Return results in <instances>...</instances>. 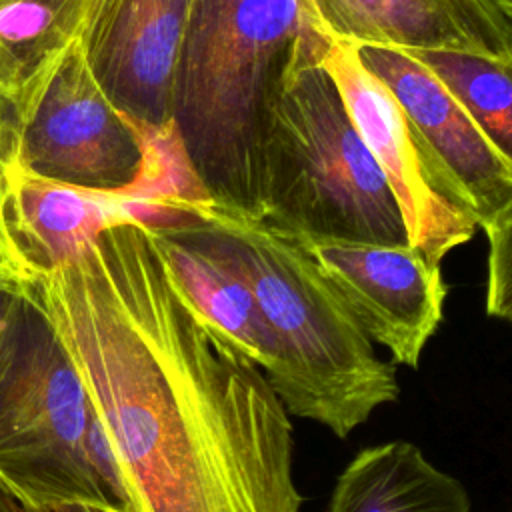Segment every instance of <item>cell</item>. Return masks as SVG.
I'll return each mask as SVG.
<instances>
[{
  "mask_svg": "<svg viewBox=\"0 0 512 512\" xmlns=\"http://www.w3.org/2000/svg\"><path fill=\"white\" fill-rule=\"evenodd\" d=\"M48 310L102 424L126 512H300L292 416L184 304L132 216L52 272Z\"/></svg>",
  "mask_w": 512,
  "mask_h": 512,
  "instance_id": "1",
  "label": "cell"
},
{
  "mask_svg": "<svg viewBox=\"0 0 512 512\" xmlns=\"http://www.w3.org/2000/svg\"><path fill=\"white\" fill-rule=\"evenodd\" d=\"M174 224L246 282L272 342L264 376L290 416L344 440L398 400L394 364L376 354L298 236L214 204Z\"/></svg>",
  "mask_w": 512,
  "mask_h": 512,
  "instance_id": "2",
  "label": "cell"
},
{
  "mask_svg": "<svg viewBox=\"0 0 512 512\" xmlns=\"http://www.w3.org/2000/svg\"><path fill=\"white\" fill-rule=\"evenodd\" d=\"M334 46L310 0H194L172 120L214 206L258 216L270 106Z\"/></svg>",
  "mask_w": 512,
  "mask_h": 512,
  "instance_id": "3",
  "label": "cell"
},
{
  "mask_svg": "<svg viewBox=\"0 0 512 512\" xmlns=\"http://www.w3.org/2000/svg\"><path fill=\"white\" fill-rule=\"evenodd\" d=\"M254 218L308 240L408 244L390 184L324 62L292 72L270 106Z\"/></svg>",
  "mask_w": 512,
  "mask_h": 512,
  "instance_id": "4",
  "label": "cell"
},
{
  "mask_svg": "<svg viewBox=\"0 0 512 512\" xmlns=\"http://www.w3.org/2000/svg\"><path fill=\"white\" fill-rule=\"evenodd\" d=\"M98 418L48 310L22 280L0 338V482L24 506L108 512L90 438Z\"/></svg>",
  "mask_w": 512,
  "mask_h": 512,
  "instance_id": "5",
  "label": "cell"
},
{
  "mask_svg": "<svg viewBox=\"0 0 512 512\" xmlns=\"http://www.w3.org/2000/svg\"><path fill=\"white\" fill-rule=\"evenodd\" d=\"M12 100L6 164L102 194H118L134 180L140 164L134 128L94 78L80 40Z\"/></svg>",
  "mask_w": 512,
  "mask_h": 512,
  "instance_id": "6",
  "label": "cell"
},
{
  "mask_svg": "<svg viewBox=\"0 0 512 512\" xmlns=\"http://www.w3.org/2000/svg\"><path fill=\"white\" fill-rule=\"evenodd\" d=\"M324 66L390 184L408 244L440 266L444 256L472 240L478 228L464 196L420 144L388 88L362 66L354 46L334 42Z\"/></svg>",
  "mask_w": 512,
  "mask_h": 512,
  "instance_id": "7",
  "label": "cell"
},
{
  "mask_svg": "<svg viewBox=\"0 0 512 512\" xmlns=\"http://www.w3.org/2000/svg\"><path fill=\"white\" fill-rule=\"evenodd\" d=\"M300 240L372 344L384 346L394 366L416 370L444 318L440 266L410 244Z\"/></svg>",
  "mask_w": 512,
  "mask_h": 512,
  "instance_id": "8",
  "label": "cell"
},
{
  "mask_svg": "<svg viewBox=\"0 0 512 512\" xmlns=\"http://www.w3.org/2000/svg\"><path fill=\"white\" fill-rule=\"evenodd\" d=\"M356 56L394 96L420 144L464 196L478 228L512 206V156L424 66L404 50L386 46H358Z\"/></svg>",
  "mask_w": 512,
  "mask_h": 512,
  "instance_id": "9",
  "label": "cell"
},
{
  "mask_svg": "<svg viewBox=\"0 0 512 512\" xmlns=\"http://www.w3.org/2000/svg\"><path fill=\"white\" fill-rule=\"evenodd\" d=\"M194 0H94L82 30L86 62L126 116L172 118V86Z\"/></svg>",
  "mask_w": 512,
  "mask_h": 512,
  "instance_id": "10",
  "label": "cell"
},
{
  "mask_svg": "<svg viewBox=\"0 0 512 512\" xmlns=\"http://www.w3.org/2000/svg\"><path fill=\"white\" fill-rule=\"evenodd\" d=\"M348 46L458 50L512 64V0H310Z\"/></svg>",
  "mask_w": 512,
  "mask_h": 512,
  "instance_id": "11",
  "label": "cell"
},
{
  "mask_svg": "<svg viewBox=\"0 0 512 512\" xmlns=\"http://www.w3.org/2000/svg\"><path fill=\"white\" fill-rule=\"evenodd\" d=\"M132 216L142 214L116 194L46 180L14 164L0 170V252L20 278L56 270Z\"/></svg>",
  "mask_w": 512,
  "mask_h": 512,
  "instance_id": "12",
  "label": "cell"
},
{
  "mask_svg": "<svg viewBox=\"0 0 512 512\" xmlns=\"http://www.w3.org/2000/svg\"><path fill=\"white\" fill-rule=\"evenodd\" d=\"M148 222L164 272L184 304L224 346L264 372L272 342L246 282L178 224Z\"/></svg>",
  "mask_w": 512,
  "mask_h": 512,
  "instance_id": "13",
  "label": "cell"
},
{
  "mask_svg": "<svg viewBox=\"0 0 512 512\" xmlns=\"http://www.w3.org/2000/svg\"><path fill=\"white\" fill-rule=\"evenodd\" d=\"M326 512H472L464 484L406 440L358 450L338 474Z\"/></svg>",
  "mask_w": 512,
  "mask_h": 512,
  "instance_id": "14",
  "label": "cell"
},
{
  "mask_svg": "<svg viewBox=\"0 0 512 512\" xmlns=\"http://www.w3.org/2000/svg\"><path fill=\"white\" fill-rule=\"evenodd\" d=\"M140 148L134 180L116 196L154 222L196 216L214 200L198 178L176 122L148 124L126 116Z\"/></svg>",
  "mask_w": 512,
  "mask_h": 512,
  "instance_id": "15",
  "label": "cell"
},
{
  "mask_svg": "<svg viewBox=\"0 0 512 512\" xmlns=\"http://www.w3.org/2000/svg\"><path fill=\"white\" fill-rule=\"evenodd\" d=\"M506 154L512 150V64L458 50H404Z\"/></svg>",
  "mask_w": 512,
  "mask_h": 512,
  "instance_id": "16",
  "label": "cell"
},
{
  "mask_svg": "<svg viewBox=\"0 0 512 512\" xmlns=\"http://www.w3.org/2000/svg\"><path fill=\"white\" fill-rule=\"evenodd\" d=\"M92 4L94 0H0V46L18 68V90L82 38Z\"/></svg>",
  "mask_w": 512,
  "mask_h": 512,
  "instance_id": "17",
  "label": "cell"
},
{
  "mask_svg": "<svg viewBox=\"0 0 512 512\" xmlns=\"http://www.w3.org/2000/svg\"><path fill=\"white\" fill-rule=\"evenodd\" d=\"M510 226L512 206L494 214L480 228L488 238V272H486V314L498 320L512 318L510 298Z\"/></svg>",
  "mask_w": 512,
  "mask_h": 512,
  "instance_id": "18",
  "label": "cell"
},
{
  "mask_svg": "<svg viewBox=\"0 0 512 512\" xmlns=\"http://www.w3.org/2000/svg\"><path fill=\"white\" fill-rule=\"evenodd\" d=\"M22 292V278L14 272L0 270V338L10 320V314Z\"/></svg>",
  "mask_w": 512,
  "mask_h": 512,
  "instance_id": "19",
  "label": "cell"
},
{
  "mask_svg": "<svg viewBox=\"0 0 512 512\" xmlns=\"http://www.w3.org/2000/svg\"><path fill=\"white\" fill-rule=\"evenodd\" d=\"M12 118H14V100L10 94L0 92V170L10 154Z\"/></svg>",
  "mask_w": 512,
  "mask_h": 512,
  "instance_id": "20",
  "label": "cell"
},
{
  "mask_svg": "<svg viewBox=\"0 0 512 512\" xmlns=\"http://www.w3.org/2000/svg\"><path fill=\"white\" fill-rule=\"evenodd\" d=\"M18 82H20L18 68L12 62V58L6 54V50L0 46V92L14 96L18 90Z\"/></svg>",
  "mask_w": 512,
  "mask_h": 512,
  "instance_id": "21",
  "label": "cell"
},
{
  "mask_svg": "<svg viewBox=\"0 0 512 512\" xmlns=\"http://www.w3.org/2000/svg\"><path fill=\"white\" fill-rule=\"evenodd\" d=\"M0 512H26L24 502H20L18 496L10 488H6L2 482H0Z\"/></svg>",
  "mask_w": 512,
  "mask_h": 512,
  "instance_id": "22",
  "label": "cell"
},
{
  "mask_svg": "<svg viewBox=\"0 0 512 512\" xmlns=\"http://www.w3.org/2000/svg\"><path fill=\"white\" fill-rule=\"evenodd\" d=\"M26 512H96L84 504H48V506H26Z\"/></svg>",
  "mask_w": 512,
  "mask_h": 512,
  "instance_id": "23",
  "label": "cell"
},
{
  "mask_svg": "<svg viewBox=\"0 0 512 512\" xmlns=\"http://www.w3.org/2000/svg\"><path fill=\"white\" fill-rule=\"evenodd\" d=\"M0 270H8V272H12V270H10V266H8V262H6V258L2 256V252H0Z\"/></svg>",
  "mask_w": 512,
  "mask_h": 512,
  "instance_id": "24",
  "label": "cell"
}]
</instances>
